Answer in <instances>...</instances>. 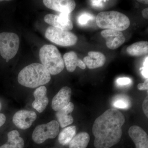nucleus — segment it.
<instances>
[{
	"label": "nucleus",
	"mask_w": 148,
	"mask_h": 148,
	"mask_svg": "<svg viewBox=\"0 0 148 148\" xmlns=\"http://www.w3.org/2000/svg\"><path fill=\"white\" fill-rule=\"evenodd\" d=\"M125 119L117 109L106 110L94 121L92 132L95 136L94 146L96 148H110L120 141L122 135V127Z\"/></svg>",
	"instance_id": "1"
},
{
	"label": "nucleus",
	"mask_w": 148,
	"mask_h": 148,
	"mask_svg": "<svg viewBox=\"0 0 148 148\" xmlns=\"http://www.w3.org/2000/svg\"><path fill=\"white\" fill-rule=\"evenodd\" d=\"M51 75L42 64L34 63L26 66L19 72L18 82L23 86L35 88L49 82Z\"/></svg>",
	"instance_id": "2"
},
{
	"label": "nucleus",
	"mask_w": 148,
	"mask_h": 148,
	"mask_svg": "<svg viewBox=\"0 0 148 148\" xmlns=\"http://www.w3.org/2000/svg\"><path fill=\"white\" fill-rule=\"evenodd\" d=\"M39 56L42 64L50 75H57L64 70V59L58 49L54 45L43 46L40 49Z\"/></svg>",
	"instance_id": "3"
},
{
	"label": "nucleus",
	"mask_w": 148,
	"mask_h": 148,
	"mask_svg": "<svg viewBox=\"0 0 148 148\" xmlns=\"http://www.w3.org/2000/svg\"><path fill=\"white\" fill-rule=\"evenodd\" d=\"M96 22L97 26L101 29L121 32L127 29L130 24L127 16L116 11L100 12L96 17Z\"/></svg>",
	"instance_id": "4"
},
{
	"label": "nucleus",
	"mask_w": 148,
	"mask_h": 148,
	"mask_svg": "<svg viewBox=\"0 0 148 148\" xmlns=\"http://www.w3.org/2000/svg\"><path fill=\"white\" fill-rule=\"evenodd\" d=\"M19 43V37L16 34L5 32L0 34V53L7 62L16 56Z\"/></svg>",
	"instance_id": "5"
},
{
	"label": "nucleus",
	"mask_w": 148,
	"mask_h": 148,
	"mask_svg": "<svg viewBox=\"0 0 148 148\" xmlns=\"http://www.w3.org/2000/svg\"><path fill=\"white\" fill-rule=\"evenodd\" d=\"M46 38L51 42L63 47L75 45L78 38L75 35L69 31L50 26L45 32Z\"/></svg>",
	"instance_id": "6"
},
{
	"label": "nucleus",
	"mask_w": 148,
	"mask_h": 148,
	"mask_svg": "<svg viewBox=\"0 0 148 148\" xmlns=\"http://www.w3.org/2000/svg\"><path fill=\"white\" fill-rule=\"evenodd\" d=\"M59 123L52 120L46 124L40 125L35 128L32 134V139L35 143L40 144L49 139H53L59 133Z\"/></svg>",
	"instance_id": "7"
},
{
	"label": "nucleus",
	"mask_w": 148,
	"mask_h": 148,
	"mask_svg": "<svg viewBox=\"0 0 148 148\" xmlns=\"http://www.w3.org/2000/svg\"><path fill=\"white\" fill-rule=\"evenodd\" d=\"M46 23L52 27L65 30L71 31L73 28V22L70 19V14L61 13L59 15L47 14L44 18Z\"/></svg>",
	"instance_id": "8"
},
{
	"label": "nucleus",
	"mask_w": 148,
	"mask_h": 148,
	"mask_svg": "<svg viewBox=\"0 0 148 148\" xmlns=\"http://www.w3.org/2000/svg\"><path fill=\"white\" fill-rule=\"evenodd\" d=\"M36 118V114L34 111L21 110L14 115L12 121L18 128L26 130L32 126Z\"/></svg>",
	"instance_id": "9"
},
{
	"label": "nucleus",
	"mask_w": 148,
	"mask_h": 148,
	"mask_svg": "<svg viewBox=\"0 0 148 148\" xmlns=\"http://www.w3.org/2000/svg\"><path fill=\"white\" fill-rule=\"evenodd\" d=\"M101 35L106 40L107 47L112 50L121 46L125 40L123 34L116 30L106 29L101 32Z\"/></svg>",
	"instance_id": "10"
},
{
	"label": "nucleus",
	"mask_w": 148,
	"mask_h": 148,
	"mask_svg": "<svg viewBox=\"0 0 148 148\" xmlns=\"http://www.w3.org/2000/svg\"><path fill=\"white\" fill-rule=\"evenodd\" d=\"M43 2L48 8L69 14L74 10L76 7L75 1L71 0H44Z\"/></svg>",
	"instance_id": "11"
},
{
	"label": "nucleus",
	"mask_w": 148,
	"mask_h": 148,
	"mask_svg": "<svg viewBox=\"0 0 148 148\" xmlns=\"http://www.w3.org/2000/svg\"><path fill=\"white\" fill-rule=\"evenodd\" d=\"M72 90L70 87L65 86L61 88L52 99L51 107L53 110L58 111L70 103Z\"/></svg>",
	"instance_id": "12"
},
{
	"label": "nucleus",
	"mask_w": 148,
	"mask_h": 148,
	"mask_svg": "<svg viewBox=\"0 0 148 148\" xmlns=\"http://www.w3.org/2000/svg\"><path fill=\"white\" fill-rule=\"evenodd\" d=\"M128 134L135 143L136 148H148V137L141 127L133 125L130 127Z\"/></svg>",
	"instance_id": "13"
},
{
	"label": "nucleus",
	"mask_w": 148,
	"mask_h": 148,
	"mask_svg": "<svg viewBox=\"0 0 148 148\" xmlns=\"http://www.w3.org/2000/svg\"><path fill=\"white\" fill-rule=\"evenodd\" d=\"M47 89L45 86H40L34 93L35 100L32 103V106L38 112L42 113L45 110L49 103L47 95Z\"/></svg>",
	"instance_id": "14"
},
{
	"label": "nucleus",
	"mask_w": 148,
	"mask_h": 148,
	"mask_svg": "<svg viewBox=\"0 0 148 148\" xmlns=\"http://www.w3.org/2000/svg\"><path fill=\"white\" fill-rule=\"evenodd\" d=\"M106 58L103 53L98 51H89L88 56L84 58V63L88 69H94L104 66Z\"/></svg>",
	"instance_id": "15"
},
{
	"label": "nucleus",
	"mask_w": 148,
	"mask_h": 148,
	"mask_svg": "<svg viewBox=\"0 0 148 148\" xmlns=\"http://www.w3.org/2000/svg\"><path fill=\"white\" fill-rule=\"evenodd\" d=\"M74 109V104L70 102L66 107L57 111L56 116L61 127H66L73 122L74 119L71 114Z\"/></svg>",
	"instance_id": "16"
},
{
	"label": "nucleus",
	"mask_w": 148,
	"mask_h": 148,
	"mask_svg": "<svg viewBox=\"0 0 148 148\" xmlns=\"http://www.w3.org/2000/svg\"><path fill=\"white\" fill-rule=\"evenodd\" d=\"M63 59L66 69L70 73L74 72L77 66L82 70H84L86 68L83 61L78 58L77 53L74 51H71L65 53Z\"/></svg>",
	"instance_id": "17"
},
{
	"label": "nucleus",
	"mask_w": 148,
	"mask_h": 148,
	"mask_svg": "<svg viewBox=\"0 0 148 148\" xmlns=\"http://www.w3.org/2000/svg\"><path fill=\"white\" fill-rule=\"evenodd\" d=\"M8 138L7 142L1 146L0 148H24V140L20 137V134L17 130L9 132Z\"/></svg>",
	"instance_id": "18"
},
{
	"label": "nucleus",
	"mask_w": 148,
	"mask_h": 148,
	"mask_svg": "<svg viewBox=\"0 0 148 148\" xmlns=\"http://www.w3.org/2000/svg\"><path fill=\"white\" fill-rule=\"evenodd\" d=\"M127 52L133 56H140L147 54L148 42L140 41L134 43L127 47Z\"/></svg>",
	"instance_id": "19"
},
{
	"label": "nucleus",
	"mask_w": 148,
	"mask_h": 148,
	"mask_svg": "<svg viewBox=\"0 0 148 148\" xmlns=\"http://www.w3.org/2000/svg\"><path fill=\"white\" fill-rule=\"evenodd\" d=\"M90 140V136L87 132H80L69 143V148H86Z\"/></svg>",
	"instance_id": "20"
},
{
	"label": "nucleus",
	"mask_w": 148,
	"mask_h": 148,
	"mask_svg": "<svg viewBox=\"0 0 148 148\" xmlns=\"http://www.w3.org/2000/svg\"><path fill=\"white\" fill-rule=\"evenodd\" d=\"M76 133V126L73 125L66 127L59 134L58 142L62 145H69V143L75 135Z\"/></svg>",
	"instance_id": "21"
},
{
	"label": "nucleus",
	"mask_w": 148,
	"mask_h": 148,
	"mask_svg": "<svg viewBox=\"0 0 148 148\" xmlns=\"http://www.w3.org/2000/svg\"><path fill=\"white\" fill-rule=\"evenodd\" d=\"M112 105L115 109H127L131 106V102L126 95H117L114 98Z\"/></svg>",
	"instance_id": "22"
},
{
	"label": "nucleus",
	"mask_w": 148,
	"mask_h": 148,
	"mask_svg": "<svg viewBox=\"0 0 148 148\" xmlns=\"http://www.w3.org/2000/svg\"><path fill=\"white\" fill-rule=\"evenodd\" d=\"M93 18V16L88 13H85L80 15L78 18L79 24L82 26L86 25L88 22Z\"/></svg>",
	"instance_id": "23"
},
{
	"label": "nucleus",
	"mask_w": 148,
	"mask_h": 148,
	"mask_svg": "<svg viewBox=\"0 0 148 148\" xmlns=\"http://www.w3.org/2000/svg\"><path fill=\"white\" fill-rule=\"evenodd\" d=\"M132 80L128 77H121L116 80V83L121 86H126L131 84Z\"/></svg>",
	"instance_id": "24"
},
{
	"label": "nucleus",
	"mask_w": 148,
	"mask_h": 148,
	"mask_svg": "<svg viewBox=\"0 0 148 148\" xmlns=\"http://www.w3.org/2000/svg\"><path fill=\"white\" fill-rule=\"evenodd\" d=\"M148 56H147L145 60V62H144V67L141 68L140 69V71L142 73V75L143 76L145 77L146 79L148 78Z\"/></svg>",
	"instance_id": "25"
},
{
	"label": "nucleus",
	"mask_w": 148,
	"mask_h": 148,
	"mask_svg": "<svg viewBox=\"0 0 148 148\" xmlns=\"http://www.w3.org/2000/svg\"><path fill=\"white\" fill-rule=\"evenodd\" d=\"M143 109L144 114L146 116L148 117V96H147L144 100L143 104Z\"/></svg>",
	"instance_id": "26"
},
{
	"label": "nucleus",
	"mask_w": 148,
	"mask_h": 148,
	"mask_svg": "<svg viewBox=\"0 0 148 148\" xmlns=\"http://www.w3.org/2000/svg\"><path fill=\"white\" fill-rule=\"evenodd\" d=\"M138 88L140 90H148V79H146L144 83L139 84L138 85Z\"/></svg>",
	"instance_id": "27"
},
{
	"label": "nucleus",
	"mask_w": 148,
	"mask_h": 148,
	"mask_svg": "<svg viewBox=\"0 0 148 148\" xmlns=\"http://www.w3.org/2000/svg\"><path fill=\"white\" fill-rule=\"evenodd\" d=\"M103 1H91V3L93 6L96 7H101L103 6Z\"/></svg>",
	"instance_id": "28"
},
{
	"label": "nucleus",
	"mask_w": 148,
	"mask_h": 148,
	"mask_svg": "<svg viewBox=\"0 0 148 148\" xmlns=\"http://www.w3.org/2000/svg\"><path fill=\"white\" fill-rule=\"evenodd\" d=\"M6 117L4 114L0 113V127L4 124L6 121Z\"/></svg>",
	"instance_id": "29"
},
{
	"label": "nucleus",
	"mask_w": 148,
	"mask_h": 148,
	"mask_svg": "<svg viewBox=\"0 0 148 148\" xmlns=\"http://www.w3.org/2000/svg\"><path fill=\"white\" fill-rule=\"evenodd\" d=\"M142 15L143 17L146 19H148V8H145L143 10L142 12Z\"/></svg>",
	"instance_id": "30"
},
{
	"label": "nucleus",
	"mask_w": 148,
	"mask_h": 148,
	"mask_svg": "<svg viewBox=\"0 0 148 148\" xmlns=\"http://www.w3.org/2000/svg\"><path fill=\"white\" fill-rule=\"evenodd\" d=\"M138 1L139 2L143 3L146 4H148V1Z\"/></svg>",
	"instance_id": "31"
},
{
	"label": "nucleus",
	"mask_w": 148,
	"mask_h": 148,
	"mask_svg": "<svg viewBox=\"0 0 148 148\" xmlns=\"http://www.w3.org/2000/svg\"><path fill=\"white\" fill-rule=\"evenodd\" d=\"M1 103H0V109H1Z\"/></svg>",
	"instance_id": "32"
}]
</instances>
